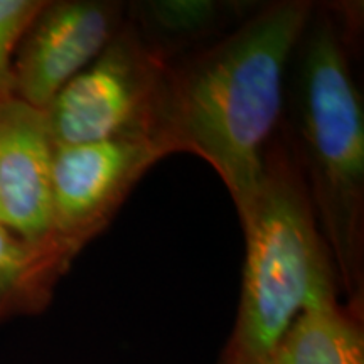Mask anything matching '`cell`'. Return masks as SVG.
I'll use <instances>...</instances> for the list:
<instances>
[{
  "instance_id": "1",
  "label": "cell",
  "mask_w": 364,
  "mask_h": 364,
  "mask_svg": "<svg viewBox=\"0 0 364 364\" xmlns=\"http://www.w3.org/2000/svg\"><path fill=\"white\" fill-rule=\"evenodd\" d=\"M307 14L295 2L268 9L199 61L177 95L172 142L211 162L238 211L267 177L263 145L279 118L287 59Z\"/></svg>"
},
{
  "instance_id": "2",
  "label": "cell",
  "mask_w": 364,
  "mask_h": 364,
  "mask_svg": "<svg viewBox=\"0 0 364 364\" xmlns=\"http://www.w3.org/2000/svg\"><path fill=\"white\" fill-rule=\"evenodd\" d=\"M247 262L221 364H265L304 312L338 302L326 250L297 188L275 171L240 211Z\"/></svg>"
},
{
  "instance_id": "3",
  "label": "cell",
  "mask_w": 364,
  "mask_h": 364,
  "mask_svg": "<svg viewBox=\"0 0 364 364\" xmlns=\"http://www.w3.org/2000/svg\"><path fill=\"white\" fill-rule=\"evenodd\" d=\"M306 135L329 198L348 206L364 177V118L343 49L331 31L309 43L304 66Z\"/></svg>"
},
{
  "instance_id": "4",
  "label": "cell",
  "mask_w": 364,
  "mask_h": 364,
  "mask_svg": "<svg viewBox=\"0 0 364 364\" xmlns=\"http://www.w3.org/2000/svg\"><path fill=\"white\" fill-rule=\"evenodd\" d=\"M149 134L95 144L56 145L53 159V235L80 245L129 184L164 152Z\"/></svg>"
},
{
  "instance_id": "5",
  "label": "cell",
  "mask_w": 364,
  "mask_h": 364,
  "mask_svg": "<svg viewBox=\"0 0 364 364\" xmlns=\"http://www.w3.org/2000/svg\"><path fill=\"white\" fill-rule=\"evenodd\" d=\"M147 73L129 46L108 44L46 108L54 145L95 144L147 134Z\"/></svg>"
},
{
  "instance_id": "6",
  "label": "cell",
  "mask_w": 364,
  "mask_h": 364,
  "mask_svg": "<svg viewBox=\"0 0 364 364\" xmlns=\"http://www.w3.org/2000/svg\"><path fill=\"white\" fill-rule=\"evenodd\" d=\"M115 17L97 2H46L26 31L16 61V98L46 110L108 48Z\"/></svg>"
},
{
  "instance_id": "7",
  "label": "cell",
  "mask_w": 364,
  "mask_h": 364,
  "mask_svg": "<svg viewBox=\"0 0 364 364\" xmlns=\"http://www.w3.org/2000/svg\"><path fill=\"white\" fill-rule=\"evenodd\" d=\"M54 147L44 110L19 98L0 108V223L22 238L53 236Z\"/></svg>"
},
{
  "instance_id": "8",
  "label": "cell",
  "mask_w": 364,
  "mask_h": 364,
  "mask_svg": "<svg viewBox=\"0 0 364 364\" xmlns=\"http://www.w3.org/2000/svg\"><path fill=\"white\" fill-rule=\"evenodd\" d=\"M76 248L54 235L39 241L22 238L0 223V322L43 311Z\"/></svg>"
},
{
  "instance_id": "9",
  "label": "cell",
  "mask_w": 364,
  "mask_h": 364,
  "mask_svg": "<svg viewBox=\"0 0 364 364\" xmlns=\"http://www.w3.org/2000/svg\"><path fill=\"white\" fill-rule=\"evenodd\" d=\"M265 364H364L358 318L338 302L304 312Z\"/></svg>"
},
{
  "instance_id": "10",
  "label": "cell",
  "mask_w": 364,
  "mask_h": 364,
  "mask_svg": "<svg viewBox=\"0 0 364 364\" xmlns=\"http://www.w3.org/2000/svg\"><path fill=\"white\" fill-rule=\"evenodd\" d=\"M44 4L41 0H0V108L16 98L17 48Z\"/></svg>"
},
{
  "instance_id": "11",
  "label": "cell",
  "mask_w": 364,
  "mask_h": 364,
  "mask_svg": "<svg viewBox=\"0 0 364 364\" xmlns=\"http://www.w3.org/2000/svg\"><path fill=\"white\" fill-rule=\"evenodd\" d=\"M162 19L167 26L189 27L198 26L203 19H206L209 6L199 2H171L161 7Z\"/></svg>"
}]
</instances>
